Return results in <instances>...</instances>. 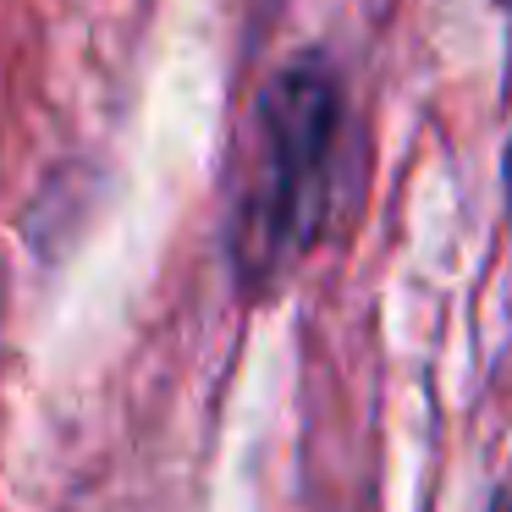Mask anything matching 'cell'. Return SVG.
I'll return each mask as SVG.
<instances>
[{
    "label": "cell",
    "instance_id": "obj_1",
    "mask_svg": "<svg viewBox=\"0 0 512 512\" xmlns=\"http://www.w3.org/2000/svg\"><path fill=\"white\" fill-rule=\"evenodd\" d=\"M336 83L320 61L287 67L259 100L254 160L237 204V254L254 276L292 265L314 243L331 193Z\"/></svg>",
    "mask_w": 512,
    "mask_h": 512
},
{
    "label": "cell",
    "instance_id": "obj_2",
    "mask_svg": "<svg viewBox=\"0 0 512 512\" xmlns=\"http://www.w3.org/2000/svg\"><path fill=\"white\" fill-rule=\"evenodd\" d=\"M496 512H512V490H507V496H501V507Z\"/></svg>",
    "mask_w": 512,
    "mask_h": 512
},
{
    "label": "cell",
    "instance_id": "obj_3",
    "mask_svg": "<svg viewBox=\"0 0 512 512\" xmlns=\"http://www.w3.org/2000/svg\"><path fill=\"white\" fill-rule=\"evenodd\" d=\"M507 193H512V155H507Z\"/></svg>",
    "mask_w": 512,
    "mask_h": 512
}]
</instances>
